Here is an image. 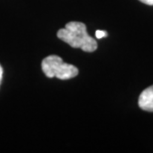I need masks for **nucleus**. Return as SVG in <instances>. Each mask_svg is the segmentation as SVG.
Instances as JSON below:
<instances>
[{
    "mask_svg": "<svg viewBox=\"0 0 153 153\" xmlns=\"http://www.w3.org/2000/svg\"><path fill=\"white\" fill-rule=\"evenodd\" d=\"M58 38L73 48L82 49L85 52H94L97 49V40L91 37L87 32V26L82 22L71 21L67 23L65 28L57 33Z\"/></svg>",
    "mask_w": 153,
    "mask_h": 153,
    "instance_id": "nucleus-1",
    "label": "nucleus"
},
{
    "mask_svg": "<svg viewBox=\"0 0 153 153\" xmlns=\"http://www.w3.org/2000/svg\"><path fill=\"white\" fill-rule=\"evenodd\" d=\"M42 71L48 78H58L60 79H73L79 74V70L74 65H70L56 55L46 57L42 61Z\"/></svg>",
    "mask_w": 153,
    "mask_h": 153,
    "instance_id": "nucleus-2",
    "label": "nucleus"
},
{
    "mask_svg": "<svg viewBox=\"0 0 153 153\" xmlns=\"http://www.w3.org/2000/svg\"><path fill=\"white\" fill-rule=\"evenodd\" d=\"M139 108L145 111L153 112V85L145 88L138 97Z\"/></svg>",
    "mask_w": 153,
    "mask_h": 153,
    "instance_id": "nucleus-3",
    "label": "nucleus"
},
{
    "mask_svg": "<svg viewBox=\"0 0 153 153\" xmlns=\"http://www.w3.org/2000/svg\"><path fill=\"white\" fill-rule=\"evenodd\" d=\"M108 36V33L105 31H102V30H97L96 31V37L97 39H102L103 37H106Z\"/></svg>",
    "mask_w": 153,
    "mask_h": 153,
    "instance_id": "nucleus-4",
    "label": "nucleus"
},
{
    "mask_svg": "<svg viewBox=\"0 0 153 153\" xmlns=\"http://www.w3.org/2000/svg\"><path fill=\"white\" fill-rule=\"evenodd\" d=\"M139 1H141L142 3L147 5H153V0H139Z\"/></svg>",
    "mask_w": 153,
    "mask_h": 153,
    "instance_id": "nucleus-5",
    "label": "nucleus"
},
{
    "mask_svg": "<svg viewBox=\"0 0 153 153\" xmlns=\"http://www.w3.org/2000/svg\"><path fill=\"white\" fill-rule=\"evenodd\" d=\"M2 76H3V69L1 65H0V85H1V81H2Z\"/></svg>",
    "mask_w": 153,
    "mask_h": 153,
    "instance_id": "nucleus-6",
    "label": "nucleus"
}]
</instances>
